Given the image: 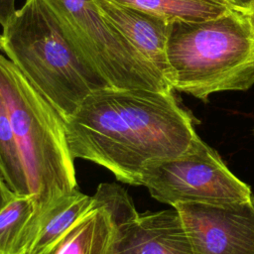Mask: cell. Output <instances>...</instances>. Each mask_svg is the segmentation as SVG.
I'll return each instance as SVG.
<instances>
[{"label": "cell", "mask_w": 254, "mask_h": 254, "mask_svg": "<svg viewBox=\"0 0 254 254\" xmlns=\"http://www.w3.org/2000/svg\"><path fill=\"white\" fill-rule=\"evenodd\" d=\"M33 195H16L0 210V254H27L35 217Z\"/></svg>", "instance_id": "cell-12"}, {"label": "cell", "mask_w": 254, "mask_h": 254, "mask_svg": "<svg viewBox=\"0 0 254 254\" xmlns=\"http://www.w3.org/2000/svg\"><path fill=\"white\" fill-rule=\"evenodd\" d=\"M80 57L113 89L174 91L93 0H44Z\"/></svg>", "instance_id": "cell-4"}, {"label": "cell", "mask_w": 254, "mask_h": 254, "mask_svg": "<svg viewBox=\"0 0 254 254\" xmlns=\"http://www.w3.org/2000/svg\"><path fill=\"white\" fill-rule=\"evenodd\" d=\"M108 89L91 93L64 120L69 152L74 159L104 167L122 183L141 186L144 165Z\"/></svg>", "instance_id": "cell-6"}, {"label": "cell", "mask_w": 254, "mask_h": 254, "mask_svg": "<svg viewBox=\"0 0 254 254\" xmlns=\"http://www.w3.org/2000/svg\"><path fill=\"white\" fill-rule=\"evenodd\" d=\"M96 204L74 224L49 254H114L117 222L98 193Z\"/></svg>", "instance_id": "cell-11"}, {"label": "cell", "mask_w": 254, "mask_h": 254, "mask_svg": "<svg viewBox=\"0 0 254 254\" xmlns=\"http://www.w3.org/2000/svg\"><path fill=\"white\" fill-rule=\"evenodd\" d=\"M114 217V254H194L182 216L173 206L144 213L133 207Z\"/></svg>", "instance_id": "cell-8"}, {"label": "cell", "mask_w": 254, "mask_h": 254, "mask_svg": "<svg viewBox=\"0 0 254 254\" xmlns=\"http://www.w3.org/2000/svg\"><path fill=\"white\" fill-rule=\"evenodd\" d=\"M167 55L172 88L202 101L254 84V27L240 10L201 22H174Z\"/></svg>", "instance_id": "cell-2"}, {"label": "cell", "mask_w": 254, "mask_h": 254, "mask_svg": "<svg viewBox=\"0 0 254 254\" xmlns=\"http://www.w3.org/2000/svg\"><path fill=\"white\" fill-rule=\"evenodd\" d=\"M16 0H0V26H4L16 10Z\"/></svg>", "instance_id": "cell-15"}, {"label": "cell", "mask_w": 254, "mask_h": 254, "mask_svg": "<svg viewBox=\"0 0 254 254\" xmlns=\"http://www.w3.org/2000/svg\"><path fill=\"white\" fill-rule=\"evenodd\" d=\"M227 4L230 5L231 8L240 10L242 12H246L247 9L250 7L253 0H223Z\"/></svg>", "instance_id": "cell-17"}, {"label": "cell", "mask_w": 254, "mask_h": 254, "mask_svg": "<svg viewBox=\"0 0 254 254\" xmlns=\"http://www.w3.org/2000/svg\"><path fill=\"white\" fill-rule=\"evenodd\" d=\"M14 193L6 185L4 179L0 175V210L9 202V200L13 197Z\"/></svg>", "instance_id": "cell-16"}, {"label": "cell", "mask_w": 254, "mask_h": 254, "mask_svg": "<svg viewBox=\"0 0 254 254\" xmlns=\"http://www.w3.org/2000/svg\"><path fill=\"white\" fill-rule=\"evenodd\" d=\"M0 175L16 195H32L21 151L0 89Z\"/></svg>", "instance_id": "cell-14"}, {"label": "cell", "mask_w": 254, "mask_h": 254, "mask_svg": "<svg viewBox=\"0 0 254 254\" xmlns=\"http://www.w3.org/2000/svg\"><path fill=\"white\" fill-rule=\"evenodd\" d=\"M95 204L93 195H87L77 188L58 197L36 220L27 254H49Z\"/></svg>", "instance_id": "cell-10"}, {"label": "cell", "mask_w": 254, "mask_h": 254, "mask_svg": "<svg viewBox=\"0 0 254 254\" xmlns=\"http://www.w3.org/2000/svg\"><path fill=\"white\" fill-rule=\"evenodd\" d=\"M0 89L35 199L32 236L35 222L46 208L64 193L76 189L74 158L68 149L63 117L25 74L1 54Z\"/></svg>", "instance_id": "cell-3"}, {"label": "cell", "mask_w": 254, "mask_h": 254, "mask_svg": "<svg viewBox=\"0 0 254 254\" xmlns=\"http://www.w3.org/2000/svg\"><path fill=\"white\" fill-rule=\"evenodd\" d=\"M194 254H254V196L224 204L182 203Z\"/></svg>", "instance_id": "cell-7"}, {"label": "cell", "mask_w": 254, "mask_h": 254, "mask_svg": "<svg viewBox=\"0 0 254 254\" xmlns=\"http://www.w3.org/2000/svg\"><path fill=\"white\" fill-rule=\"evenodd\" d=\"M174 22H201L216 18L230 9L223 0H115Z\"/></svg>", "instance_id": "cell-13"}, {"label": "cell", "mask_w": 254, "mask_h": 254, "mask_svg": "<svg viewBox=\"0 0 254 254\" xmlns=\"http://www.w3.org/2000/svg\"><path fill=\"white\" fill-rule=\"evenodd\" d=\"M253 134H254V129H253Z\"/></svg>", "instance_id": "cell-19"}, {"label": "cell", "mask_w": 254, "mask_h": 254, "mask_svg": "<svg viewBox=\"0 0 254 254\" xmlns=\"http://www.w3.org/2000/svg\"><path fill=\"white\" fill-rule=\"evenodd\" d=\"M140 184L155 199L171 206L241 202L254 196L250 186L233 175L197 134L184 153L145 165Z\"/></svg>", "instance_id": "cell-5"}, {"label": "cell", "mask_w": 254, "mask_h": 254, "mask_svg": "<svg viewBox=\"0 0 254 254\" xmlns=\"http://www.w3.org/2000/svg\"><path fill=\"white\" fill-rule=\"evenodd\" d=\"M93 1L102 15L171 85L167 47L173 23L115 0Z\"/></svg>", "instance_id": "cell-9"}, {"label": "cell", "mask_w": 254, "mask_h": 254, "mask_svg": "<svg viewBox=\"0 0 254 254\" xmlns=\"http://www.w3.org/2000/svg\"><path fill=\"white\" fill-rule=\"evenodd\" d=\"M0 51L51 102L63 119L91 93L110 88L67 40L44 0H25L0 33Z\"/></svg>", "instance_id": "cell-1"}, {"label": "cell", "mask_w": 254, "mask_h": 254, "mask_svg": "<svg viewBox=\"0 0 254 254\" xmlns=\"http://www.w3.org/2000/svg\"><path fill=\"white\" fill-rule=\"evenodd\" d=\"M245 13L249 17V19H250V21H251V23H252V25L254 27V0H253V2L251 3L250 7L247 9V11Z\"/></svg>", "instance_id": "cell-18"}]
</instances>
